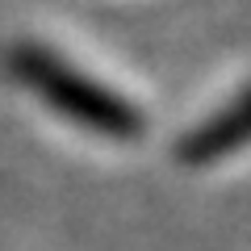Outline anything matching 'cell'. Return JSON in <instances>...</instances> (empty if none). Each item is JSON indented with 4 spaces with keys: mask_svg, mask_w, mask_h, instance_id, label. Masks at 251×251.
Instances as JSON below:
<instances>
[{
    "mask_svg": "<svg viewBox=\"0 0 251 251\" xmlns=\"http://www.w3.org/2000/svg\"><path fill=\"white\" fill-rule=\"evenodd\" d=\"M13 75L25 88H34L54 113H63L67 122L88 126L105 138H138L143 134V113L126 97L109 92L100 80L75 72L67 59H59L54 50L42 46H21L13 50Z\"/></svg>",
    "mask_w": 251,
    "mask_h": 251,
    "instance_id": "1",
    "label": "cell"
},
{
    "mask_svg": "<svg viewBox=\"0 0 251 251\" xmlns=\"http://www.w3.org/2000/svg\"><path fill=\"white\" fill-rule=\"evenodd\" d=\"M239 143H243V100H234L222 117H214V122L201 126L197 134L180 147V155H184L188 163H205V159H214V155H226Z\"/></svg>",
    "mask_w": 251,
    "mask_h": 251,
    "instance_id": "2",
    "label": "cell"
}]
</instances>
